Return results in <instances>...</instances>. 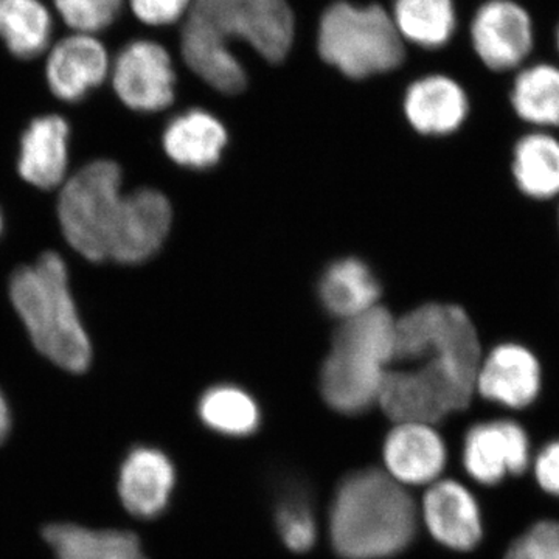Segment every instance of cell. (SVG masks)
Segmentation results:
<instances>
[{"instance_id": "3", "label": "cell", "mask_w": 559, "mask_h": 559, "mask_svg": "<svg viewBox=\"0 0 559 559\" xmlns=\"http://www.w3.org/2000/svg\"><path fill=\"white\" fill-rule=\"evenodd\" d=\"M10 294L36 349L61 369L83 373L92 347L70 296L64 260L44 253L33 266L14 272Z\"/></svg>"}, {"instance_id": "28", "label": "cell", "mask_w": 559, "mask_h": 559, "mask_svg": "<svg viewBox=\"0 0 559 559\" xmlns=\"http://www.w3.org/2000/svg\"><path fill=\"white\" fill-rule=\"evenodd\" d=\"M500 559H559V518H539L507 544Z\"/></svg>"}, {"instance_id": "23", "label": "cell", "mask_w": 559, "mask_h": 559, "mask_svg": "<svg viewBox=\"0 0 559 559\" xmlns=\"http://www.w3.org/2000/svg\"><path fill=\"white\" fill-rule=\"evenodd\" d=\"M43 538L55 559H148L138 536L121 530H91L57 522L43 528Z\"/></svg>"}, {"instance_id": "31", "label": "cell", "mask_w": 559, "mask_h": 559, "mask_svg": "<svg viewBox=\"0 0 559 559\" xmlns=\"http://www.w3.org/2000/svg\"><path fill=\"white\" fill-rule=\"evenodd\" d=\"M533 485L546 496L559 502V436L539 444L532 460Z\"/></svg>"}, {"instance_id": "4", "label": "cell", "mask_w": 559, "mask_h": 559, "mask_svg": "<svg viewBox=\"0 0 559 559\" xmlns=\"http://www.w3.org/2000/svg\"><path fill=\"white\" fill-rule=\"evenodd\" d=\"M396 320L374 307L344 320L320 374L323 400L345 415L369 411L381 396L395 359Z\"/></svg>"}, {"instance_id": "18", "label": "cell", "mask_w": 559, "mask_h": 559, "mask_svg": "<svg viewBox=\"0 0 559 559\" xmlns=\"http://www.w3.org/2000/svg\"><path fill=\"white\" fill-rule=\"evenodd\" d=\"M170 202L157 190L142 189L124 198L123 223L110 260L143 263L160 249L170 231Z\"/></svg>"}, {"instance_id": "25", "label": "cell", "mask_w": 559, "mask_h": 559, "mask_svg": "<svg viewBox=\"0 0 559 559\" xmlns=\"http://www.w3.org/2000/svg\"><path fill=\"white\" fill-rule=\"evenodd\" d=\"M53 22L40 0H0V39L13 57L33 60L49 47Z\"/></svg>"}, {"instance_id": "6", "label": "cell", "mask_w": 559, "mask_h": 559, "mask_svg": "<svg viewBox=\"0 0 559 559\" xmlns=\"http://www.w3.org/2000/svg\"><path fill=\"white\" fill-rule=\"evenodd\" d=\"M124 198L116 162L95 160L66 182L58 202L62 234L84 259L110 260L121 223Z\"/></svg>"}, {"instance_id": "26", "label": "cell", "mask_w": 559, "mask_h": 559, "mask_svg": "<svg viewBox=\"0 0 559 559\" xmlns=\"http://www.w3.org/2000/svg\"><path fill=\"white\" fill-rule=\"evenodd\" d=\"M393 22L401 38L428 50L443 49L457 28L454 0H395Z\"/></svg>"}, {"instance_id": "19", "label": "cell", "mask_w": 559, "mask_h": 559, "mask_svg": "<svg viewBox=\"0 0 559 559\" xmlns=\"http://www.w3.org/2000/svg\"><path fill=\"white\" fill-rule=\"evenodd\" d=\"M69 124L60 116L32 121L21 139L20 175L38 189L60 186L68 170Z\"/></svg>"}, {"instance_id": "16", "label": "cell", "mask_w": 559, "mask_h": 559, "mask_svg": "<svg viewBox=\"0 0 559 559\" xmlns=\"http://www.w3.org/2000/svg\"><path fill=\"white\" fill-rule=\"evenodd\" d=\"M509 178L522 200L549 205L559 201V132L522 130L511 142Z\"/></svg>"}, {"instance_id": "2", "label": "cell", "mask_w": 559, "mask_h": 559, "mask_svg": "<svg viewBox=\"0 0 559 559\" xmlns=\"http://www.w3.org/2000/svg\"><path fill=\"white\" fill-rule=\"evenodd\" d=\"M418 510L404 485L364 469L342 481L330 510V539L342 559H388L417 536Z\"/></svg>"}, {"instance_id": "13", "label": "cell", "mask_w": 559, "mask_h": 559, "mask_svg": "<svg viewBox=\"0 0 559 559\" xmlns=\"http://www.w3.org/2000/svg\"><path fill=\"white\" fill-rule=\"evenodd\" d=\"M382 454L389 476L414 487L441 479L450 460L447 440L436 425L428 423H396Z\"/></svg>"}, {"instance_id": "21", "label": "cell", "mask_w": 559, "mask_h": 559, "mask_svg": "<svg viewBox=\"0 0 559 559\" xmlns=\"http://www.w3.org/2000/svg\"><path fill=\"white\" fill-rule=\"evenodd\" d=\"M226 143V128L202 109L180 114L164 132V148L168 156L191 170H205L218 164Z\"/></svg>"}, {"instance_id": "15", "label": "cell", "mask_w": 559, "mask_h": 559, "mask_svg": "<svg viewBox=\"0 0 559 559\" xmlns=\"http://www.w3.org/2000/svg\"><path fill=\"white\" fill-rule=\"evenodd\" d=\"M176 469L168 455L157 448L135 447L119 471V496L124 510L139 520L159 518L170 503Z\"/></svg>"}, {"instance_id": "17", "label": "cell", "mask_w": 559, "mask_h": 559, "mask_svg": "<svg viewBox=\"0 0 559 559\" xmlns=\"http://www.w3.org/2000/svg\"><path fill=\"white\" fill-rule=\"evenodd\" d=\"M106 47L94 35L73 33L50 50L46 79L55 97L62 102L83 100L109 75Z\"/></svg>"}, {"instance_id": "22", "label": "cell", "mask_w": 559, "mask_h": 559, "mask_svg": "<svg viewBox=\"0 0 559 559\" xmlns=\"http://www.w3.org/2000/svg\"><path fill=\"white\" fill-rule=\"evenodd\" d=\"M180 51L186 64L213 90L229 95L245 90L248 79L230 47L189 17L180 35Z\"/></svg>"}, {"instance_id": "11", "label": "cell", "mask_w": 559, "mask_h": 559, "mask_svg": "<svg viewBox=\"0 0 559 559\" xmlns=\"http://www.w3.org/2000/svg\"><path fill=\"white\" fill-rule=\"evenodd\" d=\"M421 518L430 538L455 554L479 549L487 536L484 507L473 489L455 479H439L426 489Z\"/></svg>"}, {"instance_id": "9", "label": "cell", "mask_w": 559, "mask_h": 559, "mask_svg": "<svg viewBox=\"0 0 559 559\" xmlns=\"http://www.w3.org/2000/svg\"><path fill=\"white\" fill-rule=\"evenodd\" d=\"M546 366L527 342L499 340L485 347L476 373V400L498 414H527L543 399Z\"/></svg>"}, {"instance_id": "5", "label": "cell", "mask_w": 559, "mask_h": 559, "mask_svg": "<svg viewBox=\"0 0 559 559\" xmlns=\"http://www.w3.org/2000/svg\"><path fill=\"white\" fill-rule=\"evenodd\" d=\"M320 57L348 79L390 72L404 61V44L393 17L380 5L333 3L319 25Z\"/></svg>"}, {"instance_id": "30", "label": "cell", "mask_w": 559, "mask_h": 559, "mask_svg": "<svg viewBox=\"0 0 559 559\" xmlns=\"http://www.w3.org/2000/svg\"><path fill=\"white\" fill-rule=\"evenodd\" d=\"M277 528L285 546L296 554L312 549L318 538V527L312 511L301 500H285L278 507Z\"/></svg>"}, {"instance_id": "24", "label": "cell", "mask_w": 559, "mask_h": 559, "mask_svg": "<svg viewBox=\"0 0 559 559\" xmlns=\"http://www.w3.org/2000/svg\"><path fill=\"white\" fill-rule=\"evenodd\" d=\"M319 293L326 311L348 320L377 307L380 283L364 261L344 259L325 271L320 280Z\"/></svg>"}, {"instance_id": "14", "label": "cell", "mask_w": 559, "mask_h": 559, "mask_svg": "<svg viewBox=\"0 0 559 559\" xmlns=\"http://www.w3.org/2000/svg\"><path fill=\"white\" fill-rule=\"evenodd\" d=\"M404 114L418 134L450 138L469 119V95L457 80L432 73L411 84L404 97Z\"/></svg>"}, {"instance_id": "33", "label": "cell", "mask_w": 559, "mask_h": 559, "mask_svg": "<svg viewBox=\"0 0 559 559\" xmlns=\"http://www.w3.org/2000/svg\"><path fill=\"white\" fill-rule=\"evenodd\" d=\"M11 429V415L9 403H7L5 396L0 392V444L5 441L9 437Z\"/></svg>"}, {"instance_id": "10", "label": "cell", "mask_w": 559, "mask_h": 559, "mask_svg": "<svg viewBox=\"0 0 559 559\" xmlns=\"http://www.w3.org/2000/svg\"><path fill=\"white\" fill-rule=\"evenodd\" d=\"M471 44L492 72L520 70L535 47V24L516 0H487L471 21Z\"/></svg>"}, {"instance_id": "27", "label": "cell", "mask_w": 559, "mask_h": 559, "mask_svg": "<svg viewBox=\"0 0 559 559\" xmlns=\"http://www.w3.org/2000/svg\"><path fill=\"white\" fill-rule=\"evenodd\" d=\"M200 417L221 436L246 437L260 426V409L248 392L235 385H215L201 396Z\"/></svg>"}, {"instance_id": "20", "label": "cell", "mask_w": 559, "mask_h": 559, "mask_svg": "<svg viewBox=\"0 0 559 559\" xmlns=\"http://www.w3.org/2000/svg\"><path fill=\"white\" fill-rule=\"evenodd\" d=\"M509 105L524 130L559 132V66H522L511 83Z\"/></svg>"}, {"instance_id": "1", "label": "cell", "mask_w": 559, "mask_h": 559, "mask_svg": "<svg viewBox=\"0 0 559 559\" xmlns=\"http://www.w3.org/2000/svg\"><path fill=\"white\" fill-rule=\"evenodd\" d=\"M485 344L465 307L451 300L419 305L396 320L395 359L380 401L395 423L440 425L468 412Z\"/></svg>"}, {"instance_id": "36", "label": "cell", "mask_w": 559, "mask_h": 559, "mask_svg": "<svg viewBox=\"0 0 559 559\" xmlns=\"http://www.w3.org/2000/svg\"><path fill=\"white\" fill-rule=\"evenodd\" d=\"M2 226H3L2 212H0V231H2Z\"/></svg>"}, {"instance_id": "35", "label": "cell", "mask_w": 559, "mask_h": 559, "mask_svg": "<svg viewBox=\"0 0 559 559\" xmlns=\"http://www.w3.org/2000/svg\"><path fill=\"white\" fill-rule=\"evenodd\" d=\"M555 44H557V50H558V55H559V24H558L557 33H555Z\"/></svg>"}, {"instance_id": "29", "label": "cell", "mask_w": 559, "mask_h": 559, "mask_svg": "<svg viewBox=\"0 0 559 559\" xmlns=\"http://www.w3.org/2000/svg\"><path fill=\"white\" fill-rule=\"evenodd\" d=\"M53 3L73 32L95 35L112 25L123 0H53Z\"/></svg>"}, {"instance_id": "8", "label": "cell", "mask_w": 559, "mask_h": 559, "mask_svg": "<svg viewBox=\"0 0 559 559\" xmlns=\"http://www.w3.org/2000/svg\"><path fill=\"white\" fill-rule=\"evenodd\" d=\"M535 448L532 433L518 415H489L463 433L462 466L474 484L498 488L527 476Z\"/></svg>"}, {"instance_id": "7", "label": "cell", "mask_w": 559, "mask_h": 559, "mask_svg": "<svg viewBox=\"0 0 559 559\" xmlns=\"http://www.w3.org/2000/svg\"><path fill=\"white\" fill-rule=\"evenodd\" d=\"M189 20L198 22L229 47L241 39L264 60L277 64L294 40V14L286 0H193Z\"/></svg>"}, {"instance_id": "32", "label": "cell", "mask_w": 559, "mask_h": 559, "mask_svg": "<svg viewBox=\"0 0 559 559\" xmlns=\"http://www.w3.org/2000/svg\"><path fill=\"white\" fill-rule=\"evenodd\" d=\"M132 13L140 22L164 27L178 22L190 10L193 0H130Z\"/></svg>"}, {"instance_id": "34", "label": "cell", "mask_w": 559, "mask_h": 559, "mask_svg": "<svg viewBox=\"0 0 559 559\" xmlns=\"http://www.w3.org/2000/svg\"><path fill=\"white\" fill-rule=\"evenodd\" d=\"M555 223H557V234L559 238V201L557 202V205H555Z\"/></svg>"}, {"instance_id": "12", "label": "cell", "mask_w": 559, "mask_h": 559, "mask_svg": "<svg viewBox=\"0 0 559 559\" xmlns=\"http://www.w3.org/2000/svg\"><path fill=\"white\" fill-rule=\"evenodd\" d=\"M116 94L128 108L157 112L175 98L176 73L167 49L153 40H132L112 66Z\"/></svg>"}]
</instances>
